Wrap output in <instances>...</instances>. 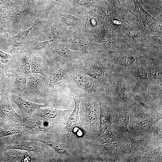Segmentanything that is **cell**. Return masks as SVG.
Listing matches in <instances>:
<instances>
[{"instance_id": "obj_12", "label": "cell", "mask_w": 162, "mask_h": 162, "mask_svg": "<svg viewBox=\"0 0 162 162\" xmlns=\"http://www.w3.org/2000/svg\"><path fill=\"white\" fill-rule=\"evenodd\" d=\"M12 54L11 59L15 62V68L21 74L28 76L32 74L31 70L32 54L26 50L22 46L10 50Z\"/></svg>"}, {"instance_id": "obj_50", "label": "cell", "mask_w": 162, "mask_h": 162, "mask_svg": "<svg viewBox=\"0 0 162 162\" xmlns=\"http://www.w3.org/2000/svg\"><path fill=\"white\" fill-rule=\"evenodd\" d=\"M31 160L30 157L27 155H23L21 159V162H29Z\"/></svg>"}, {"instance_id": "obj_16", "label": "cell", "mask_w": 162, "mask_h": 162, "mask_svg": "<svg viewBox=\"0 0 162 162\" xmlns=\"http://www.w3.org/2000/svg\"><path fill=\"white\" fill-rule=\"evenodd\" d=\"M130 106L128 102L124 106L118 109L119 116L117 121L113 123L114 128L122 139L128 135V125L129 121Z\"/></svg>"}, {"instance_id": "obj_26", "label": "cell", "mask_w": 162, "mask_h": 162, "mask_svg": "<svg viewBox=\"0 0 162 162\" xmlns=\"http://www.w3.org/2000/svg\"><path fill=\"white\" fill-rule=\"evenodd\" d=\"M48 20L51 29L49 37L51 40L60 43L70 36L57 23L50 20Z\"/></svg>"}, {"instance_id": "obj_45", "label": "cell", "mask_w": 162, "mask_h": 162, "mask_svg": "<svg viewBox=\"0 0 162 162\" xmlns=\"http://www.w3.org/2000/svg\"><path fill=\"white\" fill-rule=\"evenodd\" d=\"M149 71L150 75L153 79L159 80L162 81L161 69L160 70L155 67H152L150 68Z\"/></svg>"}, {"instance_id": "obj_40", "label": "cell", "mask_w": 162, "mask_h": 162, "mask_svg": "<svg viewBox=\"0 0 162 162\" xmlns=\"http://www.w3.org/2000/svg\"><path fill=\"white\" fill-rule=\"evenodd\" d=\"M64 1V0H47L45 9L39 19L41 21L48 19L49 14L52 8L57 4L63 2Z\"/></svg>"}, {"instance_id": "obj_18", "label": "cell", "mask_w": 162, "mask_h": 162, "mask_svg": "<svg viewBox=\"0 0 162 162\" xmlns=\"http://www.w3.org/2000/svg\"><path fill=\"white\" fill-rule=\"evenodd\" d=\"M72 96L74 101V109L66 122V128L67 130V136H70L74 129L76 128H82L79 117L80 106L81 100V97L78 94L74 93Z\"/></svg>"}, {"instance_id": "obj_17", "label": "cell", "mask_w": 162, "mask_h": 162, "mask_svg": "<svg viewBox=\"0 0 162 162\" xmlns=\"http://www.w3.org/2000/svg\"><path fill=\"white\" fill-rule=\"evenodd\" d=\"M41 22L38 19L29 28L23 31L18 32L17 34L12 37H8L0 41V46H10L14 50L19 48L25 42L26 38L29 32Z\"/></svg>"}, {"instance_id": "obj_21", "label": "cell", "mask_w": 162, "mask_h": 162, "mask_svg": "<svg viewBox=\"0 0 162 162\" xmlns=\"http://www.w3.org/2000/svg\"><path fill=\"white\" fill-rule=\"evenodd\" d=\"M162 146H157L147 142L142 152L141 162H162Z\"/></svg>"}, {"instance_id": "obj_39", "label": "cell", "mask_w": 162, "mask_h": 162, "mask_svg": "<svg viewBox=\"0 0 162 162\" xmlns=\"http://www.w3.org/2000/svg\"><path fill=\"white\" fill-rule=\"evenodd\" d=\"M110 5V9L116 13L122 14L124 16L127 14L128 10L120 1V0H106Z\"/></svg>"}, {"instance_id": "obj_14", "label": "cell", "mask_w": 162, "mask_h": 162, "mask_svg": "<svg viewBox=\"0 0 162 162\" xmlns=\"http://www.w3.org/2000/svg\"><path fill=\"white\" fill-rule=\"evenodd\" d=\"M63 3L68 7L80 14L99 7L107 6L106 0H64Z\"/></svg>"}, {"instance_id": "obj_48", "label": "cell", "mask_w": 162, "mask_h": 162, "mask_svg": "<svg viewBox=\"0 0 162 162\" xmlns=\"http://www.w3.org/2000/svg\"><path fill=\"white\" fill-rule=\"evenodd\" d=\"M21 155L18 152H10L7 157V160L8 161L11 162H15L18 161L21 159V161L22 157L20 156Z\"/></svg>"}, {"instance_id": "obj_20", "label": "cell", "mask_w": 162, "mask_h": 162, "mask_svg": "<svg viewBox=\"0 0 162 162\" xmlns=\"http://www.w3.org/2000/svg\"><path fill=\"white\" fill-rule=\"evenodd\" d=\"M97 151L100 159L108 161L115 162L119 149L118 143L113 142L97 146Z\"/></svg>"}, {"instance_id": "obj_22", "label": "cell", "mask_w": 162, "mask_h": 162, "mask_svg": "<svg viewBox=\"0 0 162 162\" xmlns=\"http://www.w3.org/2000/svg\"><path fill=\"white\" fill-rule=\"evenodd\" d=\"M0 111L2 116L13 121H18L21 116L14 110L9 102L7 93L3 89L1 94Z\"/></svg>"}, {"instance_id": "obj_19", "label": "cell", "mask_w": 162, "mask_h": 162, "mask_svg": "<svg viewBox=\"0 0 162 162\" xmlns=\"http://www.w3.org/2000/svg\"><path fill=\"white\" fill-rule=\"evenodd\" d=\"M11 98L20 110L24 122H26L31 117L33 112L35 110L46 106V104H40L32 102L16 95H13Z\"/></svg>"}, {"instance_id": "obj_7", "label": "cell", "mask_w": 162, "mask_h": 162, "mask_svg": "<svg viewBox=\"0 0 162 162\" xmlns=\"http://www.w3.org/2000/svg\"><path fill=\"white\" fill-rule=\"evenodd\" d=\"M130 105L148 113L162 114V105L154 100L147 93L135 92L127 95Z\"/></svg>"}, {"instance_id": "obj_9", "label": "cell", "mask_w": 162, "mask_h": 162, "mask_svg": "<svg viewBox=\"0 0 162 162\" xmlns=\"http://www.w3.org/2000/svg\"><path fill=\"white\" fill-rule=\"evenodd\" d=\"M100 108V129L97 136L103 135L109 127L116 122L119 116L118 109L109 100H99Z\"/></svg>"}, {"instance_id": "obj_8", "label": "cell", "mask_w": 162, "mask_h": 162, "mask_svg": "<svg viewBox=\"0 0 162 162\" xmlns=\"http://www.w3.org/2000/svg\"><path fill=\"white\" fill-rule=\"evenodd\" d=\"M106 13L102 7L91 10L85 14L86 20L85 30L87 32L97 35L106 33L104 28Z\"/></svg>"}, {"instance_id": "obj_24", "label": "cell", "mask_w": 162, "mask_h": 162, "mask_svg": "<svg viewBox=\"0 0 162 162\" xmlns=\"http://www.w3.org/2000/svg\"><path fill=\"white\" fill-rule=\"evenodd\" d=\"M162 119L155 122L146 132L148 142L157 146H162Z\"/></svg>"}, {"instance_id": "obj_25", "label": "cell", "mask_w": 162, "mask_h": 162, "mask_svg": "<svg viewBox=\"0 0 162 162\" xmlns=\"http://www.w3.org/2000/svg\"><path fill=\"white\" fill-rule=\"evenodd\" d=\"M135 7L134 13L129 11L135 16L139 21L142 22L146 28L147 26L153 21L156 20L146 11L140 3L138 0H132Z\"/></svg>"}, {"instance_id": "obj_15", "label": "cell", "mask_w": 162, "mask_h": 162, "mask_svg": "<svg viewBox=\"0 0 162 162\" xmlns=\"http://www.w3.org/2000/svg\"><path fill=\"white\" fill-rule=\"evenodd\" d=\"M93 40L94 43L100 46L101 49L108 52L113 51L128 45L125 41L111 33H105L100 35L93 34Z\"/></svg>"}, {"instance_id": "obj_35", "label": "cell", "mask_w": 162, "mask_h": 162, "mask_svg": "<svg viewBox=\"0 0 162 162\" xmlns=\"http://www.w3.org/2000/svg\"><path fill=\"white\" fill-rule=\"evenodd\" d=\"M27 83V78L25 75H17L14 78L13 86L14 89L17 92L22 93L26 90Z\"/></svg>"}, {"instance_id": "obj_29", "label": "cell", "mask_w": 162, "mask_h": 162, "mask_svg": "<svg viewBox=\"0 0 162 162\" xmlns=\"http://www.w3.org/2000/svg\"><path fill=\"white\" fill-rule=\"evenodd\" d=\"M88 75L96 80H101L105 78L106 71L105 67L100 63H94L89 66L86 71Z\"/></svg>"}, {"instance_id": "obj_32", "label": "cell", "mask_w": 162, "mask_h": 162, "mask_svg": "<svg viewBox=\"0 0 162 162\" xmlns=\"http://www.w3.org/2000/svg\"><path fill=\"white\" fill-rule=\"evenodd\" d=\"M52 40L42 42L35 40L25 42L22 47L27 51L32 54L41 53L49 45Z\"/></svg>"}, {"instance_id": "obj_47", "label": "cell", "mask_w": 162, "mask_h": 162, "mask_svg": "<svg viewBox=\"0 0 162 162\" xmlns=\"http://www.w3.org/2000/svg\"><path fill=\"white\" fill-rule=\"evenodd\" d=\"M0 5L6 9L8 11L11 10L15 3L10 0H0Z\"/></svg>"}, {"instance_id": "obj_3", "label": "cell", "mask_w": 162, "mask_h": 162, "mask_svg": "<svg viewBox=\"0 0 162 162\" xmlns=\"http://www.w3.org/2000/svg\"><path fill=\"white\" fill-rule=\"evenodd\" d=\"M147 133L133 136L128 134L118 142L119 149L115 162H127L131 157L135 155H141L143 150L148 142Z\"/></svg>"}, {"instance_id": "obj_23", "label": "cell", "mask_w": 162, "mask_h": 162, "mask_svg": "<svg viewBox=\"0 0 162 162\" xmlns=\"http://www.w3.org/2000/svg\"><path fill=\"white\" fill-rule=\"evenodd\" d=\"M72 78L73 81L80 88L88 93L97 92L96 85L84 72H77L73 75Z\"/></svg>"}, {"instance_id": "obj_33", "label": "cell", "mask_w": 162, "mask_h": 162, "mask_svg": "<svg viewBox=\"0 0 162 162\" xmlns=\"http://www.w3.org/2000/svg\"><path fill=\"white\" fill-rule=\"evenodd\" d=\"M44 57L41 53L32 54L31 70L32 74H42L44 71Z\"/></svg>"}, {"instance_id": "obj_43", "label": "cell", "mask_w": 162, "mask_h": 162, "mask_svg": "<svg viewBox=\"0 0 162 162\" xmlns=\"http://www.w3.org/2000/svg\"><path fill=\"white\" fill-rule=\"evenodd\" d=\"M42 142L53 149L58 153L64 154L66 153V150L61 144L54 141H41Z\"/></svg>"}, {"instance_id": "obj_1", "label": "cell", "mask_w": 162, "mask_h": 162, "mask_svg": "<svg viewBox=\"0 0 162 162\" xmlns=\"http://www.w3.org/2000/svg\"><path fill=\"white\" fill-rule=\"evenodd\" d=\"M48 20L57 23L71 35L84 29L86 17L85 15L70 9L62 2L52 8L49 14Z\"/></svg>"}, {"instance_id": "obj_42", "label": "cell", "mask_w": 162, "mask_h": 162, "mask_svg": "<svg viewBox=\"0 0 162 162\" xmlns=\"http://www.w3.org/2000/svg\"><path fill=\"white\" fill-rule=\"evenodd\" d=\"M148 31L152 33H158L162 35V16H160L158 20H154L148 24Z\"/></svg>"}, {"instance_id": "obj_27", "label": "cell", "mask_w": 162, "mask_h": 162, "mask_svg": "<svg viewBox=\"0 0 162 162\" xmlns=\"http://www.w3.org/2000/svg\"><path fill=\"white\" fill-rule=\"evenodd\" d=\"M74 62L68 64L53 71L49 78V85L53 86L58 83L63 77L74 68Z\"/></svg>"}, {"instance_id": "obj_31", "label": "cell", "mask_w": 162, "mask_h": 162, "mask_svg": "<svg viewBox=\"0 0 162 162\" xmlns=\"http://www.w3.org/2000/svg\"><path fill=\"white\" fill-rule=\"evenodd\" d=\"M27 78V83L25 91L30 93L37 92L43 85V78L37 74H31Z\"/></svg>"}, {"instance_id": "obj_13", "label": "cell", "mask_w": 162, "mask_h": 162, "mask_svg": "<svg viewBox=\"0 0 162 162\" xmlns=\"http://www.w3.org/2000/svg\"><path fill=\"white\" fill-rule=\"evenodd\" d=\"M124 16L110 9L106 13L104 28L106 33L116 35L130 24Z\"/></svg>"}, {"instance_id": "obj_30", "label": "cell", "mask_w": 162, "mask_h": 162, "mask_svg": "<svg viewBox=\"0 0 162 162\" xmlns=\"http://www.w3.org/2000/svg\"><path fill=\"white\" fill-rule=\"evenodd\" d=\"M68 110H59L52 108L42 109L40 116L44 119L49 121L58 120L68 112Z\"/></svg>"}, {"instance_id": "obj_28", "label": "cell", "mask_w": 162, "mask_h": 162, "mask_svg": "<svg viewBox=\"0 0 162 162\" xmlns=\"http://www.w3.org/2000/svg\"><path fill=\"white\" fill-rule=\"evenodd\" d=\"M97 142L100 144L119 142L122 140L115 129L113 124L109 127L103 135L97 137Z\"/></svg>"}, {"instance_id": "obj_6", "label": "cell", "mask_w": 162, "mask_h": 162, "mask_svg": "<svg viewBox=\"0 0 162 162\" xmlns=\"http://www.w3.org/2000/svg\"><path fill=\"white\" fill-rule=\"evenodd\" d=\"M41 53L45 58L59 62L70 61L83 56L53 41L50 43Z\"/></svg>"}, {"instance_id": "obj_49", "label": "cell", "mask_w": 162, "mask_h": 162, "mask_svg": "<svg viewBox=\"0 0 162 162\" xmlns=\"http://www.w3.org/2000/svg\"><path fill=\"white\" fill-rule=\"evenodd\" d=\"M0 57L1 58L2 62L4 64H6L10 61L11 56L9 54L0 50Z\"/></svg>"}, {"instance_id": "obj_11", "label": "cell", "mask_w": 162, "mask_h": 162, "mask_svg": "<svg viewBox=\"0 0 162 162\" xmlns=\"http://www.w3.org/2000/svg\"><path fill=\"white\" fill-rule=\"evenodd\" d=\"M139 22L136 20L116 35L125 41L128 45L136 46L144 44L148 32L140 26Z\"/></svg>"}, {"instance_id": "obj_34", "label": "cell", "mask_w": 162, "mask_h": 162, "mask_svg": "<svg viewBox=\"0 0 162 162\" xmlns=\"http://www.w3.org/2000/svg\"><path fill=\"white\" fill-rule=\"evenodd\" d=\"M143 56L138 54L134 53L124 54L118 58V64L119 65L122 67H130Z\"/></svg>"}, {"instance_id": "obj_36", "label": "cell", "mask_w": 162, "mask_h": 162, "mask_svg": "<svg viewBox=\"0 0 162 162\" xmlns=\"http://www.w3.org/2000/svg\"><path fill=\"white\" fill-rule=\"evenodd\" d=\"M147 93L154 100L162 105V82L159 85L151 86Z\"/></svg>"}, {"instance_id": "obj_37", "label": "cell", "mask_w": 162, "mask_h": 162, "mask_svg": "<svg viewBox=\"0 0 162 162\" xmlns=\"http://www.w3.org/2000/svg\"><path fill=\"white\" fill-rule=\"evenodd\" d=\"M13 149H19L28 152H35L38 149L37 144L35 142L20 141L13 146Z\"/></svg>"}, {"instance_id": "obj_38", "label": "cell", "mask_w": 162, "mask_h": 162, "mask_svg": "<svg viewBox=\"0 0 162 162\" xmlns=\"http://www.w3.org/2000/svg\"><path fill=\"white\" fill-rule=\"evenodd\" d=\"M145 43L153 46L157 49L162 50V35L152 36L148 32L145 37Z\"/></svg>"}, {"instance_id": "obj_51", "label": "cell", "mask_w": 162, "mask_h": 162, "mask_svg": "<svg viewBox=\"0 0 162 162\" xmlns=\"http://www.w3.org/2000/svg\"><path fill=\"white\" fill-rule=\"evenodd\" d=\"M8 11L6 9L0 5V15Z\"/></svg>"}, {"instance_id": "obj_2", "label": "cell", "mask_w": 162, "mask_h": 162, "mask_svg": "<svg viewBox=\"0 0 162 162\" xmlns=\"http://www.w3.org/2000/svg\"><path fill=\"white\" fill-rule=\"evenodd\" d=\"M130 106L128 126V134L130 136H135L146 133L154 123L162 118V114L148 113Z\"/></svg>"}, {"instance_id": "obj_10", "label": "cell", "mask_w": 162, "mask_h": 162, "mask_svg": "<svg viewBox=\"0 0 162 162\" xmlns=\"http://www.w3.org/2000/svg\"><path fill=\"white\" fill-rule=\"evenodd\" d=\"M15 8L2 14V16L10 24L12 30L18 29L22 22L31 15L33 11V7L30 0H27L24 4L14 6Z\"/></svg>"}, {"instance_id": "obj_4", "label": "cell", "mask_w": 162, "mask_h": 162, "mask_svg": "<svg viewBox=\"0 0 162 162\" xmlns=\"http://www.w3.org/2000/svg\"><path fill=\"white\" fill-rule=\"evenodd\" d=\"M93 36V34L89 33L84 29L73 33L59 44L85 55L92 53L95 48L100 49L99 45L94 42Z\"/></svg>"}, {"instance_id": "obj_41", "label": "cell", "mask_w": 162, "mask_h": 162, "mask_svg": "<svg viewBox=\"0 0 162 162\" xmlns=\"http://www.w3.org/2000/svg\"><path fill=\"white\" fill-rule=\"evenodd\" d=\"M8 70L0 62V82L3 88L6 89L8 81Z\"/></svg>"}, {"instance_id": "obj_46", "label": "cell", "mask_w": 162, "mask_h": 162, "mask_svg": "<svg viewBox=\"0 0 162 162\" xmlns=\"http://www.w3.org/2000/svg\"><path fill=\"white\" fill-rule=\"evenodd\" d=\"M46 127L44 124L39 122L32 124L30 126V130L32 131L40 132L44 130Z\"/></svg>"}, {"instance_id": "obj_5", "label": "cell", "mask_w": 162, "mask_h": 162, "mask_svg": "<svg viewBox=\"0 0 162 162\" xmlns=\"http://www.w3.org/2000/svg\"><path fill=\"white\" fill-rule=\"evenodd\" d=\"M82 113L86 126L93 137H97L99 129L100 108L99 103L89 96L85 97L82 101Z\"/></svg>"}, {"instance_id": "obj_44", "label": "cell", "mask_w": 162, "mask_h": 162, "mask_svg": "<svg viewBox=\"0 0 162 162\" xmlns=\"http://www.w3.org/2000/svg\"><path fill=\"white\" fill-rule=\"evenodd\" d=\"M136 76L140 80L147 82L148 81V75L146 70L143 67H138L136 70Z\"/></svg>"}]
</instances>
